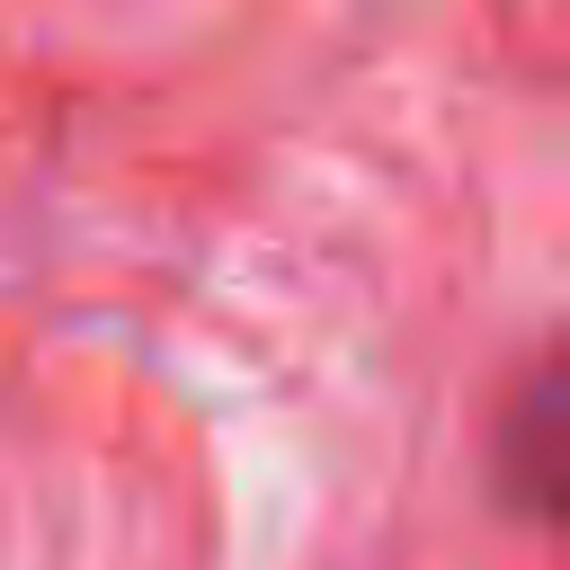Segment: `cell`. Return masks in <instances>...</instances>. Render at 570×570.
Returning a JSON list of instances; mask_svg holds the SVG:
<instances>
[{
    "label": "cell",
    "mask_w": 570,
    "mask_h": 570,
    "mask_svg": "<svg viewBox=\"0 0 570 570\" xmlns=\"http://www.w3.org/2000/svg\"><path fill=\"white\" fill-rule=\"evenodd\" d=\"M490 472H499V499L525 525L570 543V347H552L543 365L517 374L499 436H490Z\"/></svg>",
    "instance_id": "1"
}]
</instances>
